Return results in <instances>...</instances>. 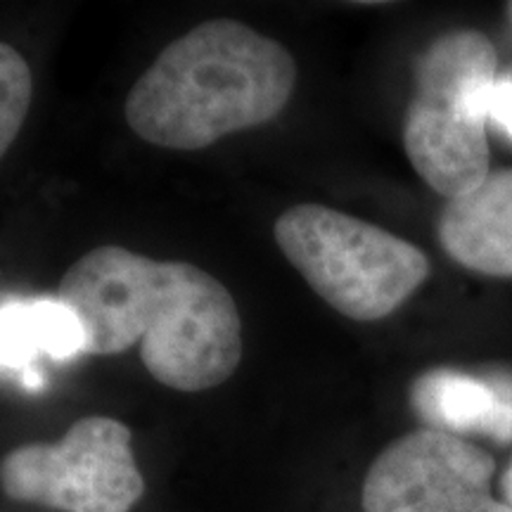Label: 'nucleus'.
I'll use <instances>...</instances> for the list:
<instances>
[{
  "label": "nucleus",
  "mask_w": 512,
  "mask_h": 512,
  "mask_svg": "<svg viewBox=\"0 0 512 512\" xmlns=\"http://www.w3.org/2000/svg\"><path fill=\"white\" fill-rule=\"evenodd\" d=\"M273 235L311 290L358 323L392 316L430 275L422 249L325 204H294L275 219Z\"/></svg>",
  "instance_id": "4"
},
{
  "label": "nucleus",
  "mask_w": 512,
  "mask_h": 512,
  "mask_svg": "<svg viewBox=\"0 0 512 512\" xmlns=\"http://www.w3.org/2000/svg\"><path fill=\"white\" fill-rule=\"evenodd\" d=\"M297 86L283 43L235 19H211L169 43L133 83L126 124L145 143L192 152L268 124Z\"/></svg>",
  "instance_id": "2"
},
{
  "label": "nucleus",
  "mask_w": 512,
  "mask_h": 512,
  "mask_svg": "<svg viewBox=\"0 0 512 512\" xmlns=\"http://www.w3.org/2000/svg\"><path fill=\"white\" fill-rule=\"evenodd\" d=\"M496 69L494 43L475 29L441 34L415 62L403 147L422 181L446 200L465 195L491 174L486 95Z\"/></svg>",
  "instance_id": "3"
},
{
  "label": "nucleus",
  "mask_w": 512,
  "mask_h": 512,
  "mask_svg": "<svg viewBox=\"0 0 512 512\" xmlns=\"http://www.w3.org/2000/svg\"><path fill=\"white\" fill-rule=\"evenodd\" d=\"M413 413L427 430L465 439L482 434L496 444L512 441V370L432 368L411 387Z\"/></svg>",
  "instance_id": "7"
},
{
  "label": "nucleus",
  "mask_w": 512,
  "mask_h": 512,
  "mask_svg": "<svg viewBox=\"0 0 512 512\" xmlns=\"http://www.w3.org/2000/svg\"><path fill=\"white\" fill-rule=\"evenodd\" d=\"M57 299L79 318L83 354L140 342L145 370L176 392H207L242 361V318L228 287L188 261L102 245L62 275Z\"/></svg>",
  "instance_id": "1"
},
{
  "label": "nucleus",
  "mask_w": 512,
  "mask_h": 512,
  "mask_svg": "<svg viewBox=\"0 0 512 512\" xmlns=\"http://www.w3.org/2000/svg\"><path fill=\"white\" fill-rule=\"evenodd\" d=\"M0 489L10 501L64 512H131L145 494V479L124 422L88 415L55 444L5 453Z\"/></svg>",
  "instance_id": "5"
},
{
  "label": "nucleus",
  "mask_w": 512,
  "mask_h": 512,
  "mask_svg": "<svg viewBox=\"0 0 512 512\" xmlns=\"http://www.w3.org/2000/svg\"><path fill=\"white\" fill-rule=\"evenodd\" d=\"M496 460L472 441L415 430L389 444L363 479V512H512L491 494Z\"/></svg>",
  "instance_id": "6"
},
{
  "label": "nucleus",
  "mask_w": 512,
  "mask_h": 512,
  "mask_svg": "<svg viewBox=\"0 0 512 512\" xmlns=\"http://www.w3.org/2000/svg\"><path fill=\"white\" fill-rule=\"evenodd\" d=\"M86 337L76 313L60 299H34L0 311V366H27L38 354L55 361L83 354Z\"/></svg>",
  "instance_id": "9"
},
{
  "label": "nucleus",
  "mask_w": 512,
  "mask_h": 512,
  "mask_svg": "<svg viewBox=\"0 0 512 512\" xmlns=\"http://www.w3.org/2000/svg\"><path fill=\"white\" fill-rule=\"evenodd\" d=\"M486 119L512 138V76L496 79L486 95Z\"/></svg>",
  "instance_id": "11"
},
{
  "label": "nucleus",
  "mask_w": 512,
  "mask_h": 512,
  "mask_svg": "<svg viewBox=\"0 0 512 512\" xmlns=\"http://www.w3.org/2000/svg\"><path fill=\"white\" fill-rule=\"evenodd\" d=\"M501 496H503V503L512 510V458H510V463H508V467H505V472L501 477Z\"/></svg>",
  "instance_id": "12"
},
{
  "label": "nucleus",
  "mask_w": 512,
  "mask_h": 512,
  "mask_svg": "<svg viewBox=\"0 0 512 512\" xmlns=\"http://www.w3.org/2000/svg\"><path fill=\"white\" fill-rule=\"evenodd\" d=\"M437 235L456 264L512 278V169L491 171L477 188L446 200Z\"/></svg>",
  "instance_id": "8"
},
{
  "label": "nucleus",
  "mask_w": 512,
  "mask_h": 512,
  "mask_svg": "<svg viewBox=\"0 0 512 512\" xmlns=\"http://www.w3.org/2000/svg\"><path fill=\"white\" fill-rule=\"evenodd\" d=\"M31 98H34V76L29 62L17 48L0 41V159L22 131Z\"/></svg>",
  "instance_id": "10"
}]
</instances>
